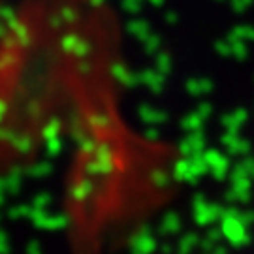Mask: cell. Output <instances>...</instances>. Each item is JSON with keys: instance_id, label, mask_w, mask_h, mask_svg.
<instances>
[]
</instances>
